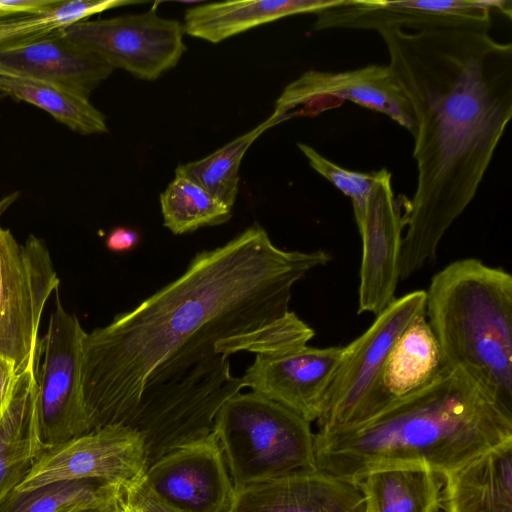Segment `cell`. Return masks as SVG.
<instances>
[{
	"instance_id": "obj_1",
	"label": "cell",
	"mask_w": 512,
	"mask_h": 512,
	"mask_svg": "<svg viewBox=\"0 0 512 512\" xmlns=\"http://www.w3.org/2000/svg\"><path fill=\"white\" fill-rule=\"evenodd\" d=\"M331 256L288 251L253 224L203 250L174 281L83 341L82 389L91 428L141 433L147 468L213 433L221 406L243 388L230 356L268 340L293 286Z\"/></svg>"
},
{
	"instance_id": "obj_2",
	"label": "cell",
	"mask_w": 512,
	"mask_h": 512,
	"mask_svg": "<svg viewBox=\"0 0 512 512\" xmlns=\"http://www.w3.org/2000/svg\"><path fill=\"white\" fill-rule=\"evenodd\" d=\"M416 122V190L400 280L435 259L445 233L474 199L512 117V45L488 32H379Z\"/></svg>"
},
{
	"instance_id": "obj_3",
	"label": "cell",
	"mask_w": 512,
	"mask_h": 512,
	"mask_svg": "<svg viewBox=\"0 0 512 512\" xmlns=\"http://www.w3.org/2000/svg\"><path fill=\"white\" fill-rule=\"evenodd\" d=\"M512 440V413L458 369L352 428L315 435L316 468L357 481L370 472L422 467L442 479Z\"/></svg>"
},
{
	"instance_id": "obj_4",
	"label": "cell",
	"mask_w": 512,
	"mask_h": 512,
	"mask_svg": "<svg viewBox=\"0 0 512 512\" xmlns=\"http://www.w3.org/2000/svg\"><path fill=\"white\" fill-rule=\"evenodd\" d=\"M426 318L443 364L512 413V276L477 258L451 262L426 291Z\"/></svg>"
},
{
	"instance_id": "obj_5",
	"label": "cell",
	"mask_w": 512,
	"mask_h": 512,
	"mask_svg": "<svg viewBox=\"0 0 512 512\" xmlns=\"http://www.w3.org/2000/svg\"><path fill=\"white\" fill-rule=\"evenodd\" d=\"M213 432L235 490L316 469L311 423L253 391L221 406Z\"/></svg>"
},
{
	"instance_id": "obj_6",
	"label": "cell",
	"mask_w": 512,
	"mask_h": 512,
	"mask_svg": "<svg viewBox=\"0 0 512 512\" xmlns=\"http://www.w3.org/2000/svg\"><path fill=\"white\" fill-rule=\"evenodd\" d=\"M426 315V291L395 300L343 352L315 421L317 436L334 434L364 422L389 354L405 329Z\"/></svg>"
},
{
	"instance_id": "obj_7",
	"label": "cell",
	"mask_w": 512,
	"mask_h": 512,
	"mask_svg": "<svg viewBox=\"0 0 512 512\" xmlns=\"http://www.w3.org/2000/svg\"><path fill=\"white\" fill-rule=\"evenodd\" d=\"M59 282L42 239L31 234L20 244L0 227V355L18 374L38 366L41 316Z\"/></svg>"
},
{
	"instance_id": "obj_8",
	"label": "cell",
	"mask_w": 512,
	"mask_h": 512,
	"mask_svg": "<svg viewBox=\"0 0 512 512\" xmlns=\"http://www.w3.org/2000/svg\"><path fill=\"white\" fill-rule=\"evenodd\" d=\"M87 332L57 294L37 371L39 436L45 448L92 430L82 389L83 341Z\"/></svg>"
},
{
	"instance_id": "obj_9",
	"label": "cell",
	"mask_w": 512,
	"mask_h": 512,
	"mask_svg": "<svg viewBox=\"0 0 512 512\" xmlns=\"http://www.w3.org/2000/svg\"><path fill=\"white\" fill-rule=\"evenodd\" d=\"M351 101L388 116L413 136L411 104L387 65L371 64L345 71L307 70L290 82L275 102L270 118L278 125L297 117H315Z\"/></svg>"
},
{
	"instance_id": "obj_10",
	"label": "cell",
	"mask_w": 512,
	"mask_h": 512,
	"mask_svg": "<svg viewBox=\"0 0 512 512\" xmlns=\"http://www.w3.org/2000/svg\"><path fill=\"white\" fill-rule=\"evenodd\" d=\"M63 30L113 69L148 81L174 68L187 49L183 24L160 16L156 3L141 14L83 20Z\"/></svg>"
},
{
	"instance_id": "obj_11",
	"label": "cell",
	"mask_w": 512,
	"mask_h": 512,
	"mask_svg": "<svg viewBox=\"0 0 512 512\" xmlns=\"http://www.w3.org/2000/svg\"><path fill=\"white\" fill-rule=\"evenodd\" d=\"M146 469L141 433L127 425H107L44 449L15 489L94 479L122 490L140 481Z\"/></svg>"
},
{
	"instance_id": "obj_12",
	"label": "cell",
	"mask_w": 512,
	"mask_h": 512,
	"mask_svg": "<svg viewBox=\"0 0 512 512\" xmlns=\"http://www.w3.org/2000/svg\"><path fill=\"white\" fill-rule=\"evenodd\" d=\"M493 11L509 19V0H345L316 14L314 31L331 29H412L413 32L460 29L488 32Z\"/></svg>"
},
{
	"instance_id": "obj_13",
	"label": "cell",
	"mask_w": 512,
	"mask_h": 512,
	"mask_svg": "<svg viewBox=\"0 0 512 512\" xmlns=\"http://www.w3.org/2000/svg\"><path fill=\"white\" fill-rule=\"evenodd\" d=\"M312 338L297 336L257 351L241 377L243 388L249 387L308 422H315L343 347L308 346Z\"/></svg>"
},
{
	"instance_id": "obj_14",
	"label": "cell",
	"mask_w": 512,
	"mask_h": 512,
	"mask_svg": "<svg viewBox=\"0 0 512 512\" xmlns=\"http://www.w3.org/2000/svg\"><path fill=\"white\" fill-rule=\"evenodd\" d=\"M410 200L395 196L392 175H380L368 197L365 215L357 226L362 239L358 289V314L377 316L394 300L400 280L403 231L407 227Z\"/></svg>"
},
{
	"instance_id": "obj_15",
	"label": "cell",
	"mask_w": 512,
	"mask_h": 512,
	"mask_svg": "<svg viewBox=\"0 0 512 512\" xmlns=\"http://www.w3.org/2000/svg\"><path fill=\"white\" fill-rule=\"evenodd\" d=\"M143 481L177 512H228L235 488L214 432L152 463Z\"/></svg>"
},
{
	"instance_id": "obj_16",
	"label": "cell",
	"mask_w": 512,
	"mask_h": 512,
	"mask_svg": "<svg viewBox=\"0 0 512 512\" xmlns=\"http://www.w3.org/2000/svg\"><path fill=\"white\" fill-rule=\"evenodd\" d=\"M357 482L319 469L235 490L228 512H366Z\"/></svg>"
},
{
	"instance_id": "obj_17",
	"label": "cell",
	"mask_w": 512,
	"mask_h": 512,
	"mask_svg": "<svg viewBox=\"0 0 512 512\" xmlns=\"http://www.w3.org/2000/svg\"><path fill=\"white\" fill-rule=\"evenodd\" d=\"M0 69L50 82L88 98L114 70L63 28L25 46L0 51Z\"/></svg>"
},
{
	"instance_id": "obj_18",
	"label": "cell",
	"mask_w": 512,
	"mask_h": 512,
	"mask_svg": "<svg viewBox=\"0 0 512 512\" xmlns=\"http://www.w3.org/2000/svg\"><path fill=\"white\" fill-rule=\"evenodd\" d=\"M442 512H512V440L472 459L443 479Z\"/></svg>"
},
{
	"instance_id": "obj_19",
	"label": "cell",
	"mask_w": 512,
	"mask_h": 512,
	"mask_svg": "<svg viewBox=\"0 0 512 512\" xmlns=\"http://www.w3.org/2000/svg\"><path fill=\"white\" fill-rule=\"evenodd\" d=\"M38 367L17 375L0 421V501L25 478L46 449L38 423Z\"/></svg>"
},
{
	"instance_id": "obj_20",
	"label": "cell",
	"mask_w": 512,
	"mask_h": 512,
	"mask_svg": "<svg viewBox=\"0 0 512 512\" xmlns=\"http://www.w3.org/2000/svg\"><path fill=\"white\" fill-rule=\"evenodd\" d=\"M345 0H251L213 2L190 7L184 32L210 43H220L255 27L297 14L319 13Z\"/></svg>"
},
{
	"instance_id": "obj_21",
	"label": "cell",
	"mask_w": 512,
	"mask_h": 512,
	"mask_svg": "<svg viewBox=\"0 0 512 512\" xmlns=\"http://www.w3.org/2000/svg\"><path fill=\"white\" fill-rule=\"evenodd\" d=\"M444 367L437 339L426 315L420 316L394 344L365 421L391 403L426 386Z\"/></svg>"
},
{
	"instance_id": "obj_22",
	"label": "cell",
	"mask_w": 512,
	"mask_h": 512,
	"mask_svg": "<svg viewBox=\"0 0 512 512\" xmlns=\"http://www.w3.org/2000/svg\"><path fill=\"white\" fill-rule=\"evenodd\" d=\"M357 482L370 512H439L442 477L422 467L376 470Z\"/></svg>"
},
{
	"instance_id": "obj_23",
	"label": "cell",
	"mask_w": 512,
	"mask_h": 512,
	"mask_svg": "<svg viewBox=\"0 0 512 512\" xmlns=\"http://www.w3.org/2000/svg\"><path fill=\"white\" fill-rule=\"evenodd\" d=\"M0 92L41 108L82 135L107 131L104 115L88 97L59 85L0 69Z\"/></svg>"
},
{
	"instance_id": "obj_24",
	"label": "cell",
	"mask_w": 512,
	"mask_h": 512,
	"mask_svg": "<svg viewBox=\"0 0 512 512\" xmlns=\"http://www.w3.org/2000/svg\"><path fill=\"white\" fill-rule=\"evenodd\" d=\"M138 3L130 0H55L39 10L4 16L0 18V51L33 43L106 10Z\"/></svg>"
},
{
	"instance_id": "obj_25",
	"label": "cell",
	"mask_w": 512,
	"mask_h": 512,
	"mask_svg": "<svg viewBox=\"0 0 512 512\" xmlns=\"http://www.w3.org/2000/svg\"><path fill=\"white\" fill-rule=\"evenodd\" d=\"M273 126L275 123L269 117L208 156L178 165L175 175L190 179L232 209L238 193L241 160L253 142Z\"/></svg>"
},
{
	"instance_id": "obj_26",
	"label": "cell",
	"mask_w": 512,
	"mask_h": 512,
	"mask_svg": "<svg viewBox=\"0 0 512 512\" xmlns=\"http://www.w3.org/2000/svg\"><path fill=\"white\" fill-rule=\"evenodd\" d=\"M160 205L163 225L175 235L220 225L231 218V208L181 175H175L160 194Z\"/></svg>"
},
{
	"instance_id": "obj_27",
	"label": "cell",
	"mask_w": 512,
	"mask_h": 512,
	"mask_svg": "<svg viewBox=\"0 0 512 512\" xmlns=\"http://www.w3.org/2000/svg\"><path fill=\"white\" fill-rule=\"evenodd\" d=\"M119 489L94 479L59 481L28 490L14 488L0 501V512H55L78 500Z\"/></svg>"
},
{
	"instance_id": "obj_28",
	"label": "cell",
	"mask_w": 512,
	"mask_h": 512,
	"mask_svg": "<svg viewBox=\"0 0 512 512\" xmlns=\"http://www.w3.org/2000/svg\"><path fill=\"white\" fill-rule=\"evenodd\" d=\"M297 147L313 170L351 199L356 225L358 226L364 218L367 200L378 180L380 170L371 172L348 170L329 160L308 144L299 142Z\"/></svg>"
},
{
	"instance_id": "obj_29",
	"label": "cell",
	"mask_w": 512,
	"mask_h": 512,
	"mask_svg": "<svg viewBox=\"0 0 512 512\" xmlns=\"http://www.w3.org/2000/svg\"><path fill=\"white\" fill-rule=\"evenodd\" d=\"M123 512H177L160 500L143 479L121 490Z\"/></svg>"
},
{
	"instance_id": "obj_30",
	"label": "cell",
	"mask_w": 512,
	"mask_h": 512,
	"mask_svg": "<svg viewBox=\"0 0 512 512\" xmlns=\"http://www.w3.org/2000/svg\"><path fill=\"white\" fill-rule=\"evenodd\" d=\"M120 496L121 489L108 494L78 500L55 512H123Z\"/></svg>"
},
{
	"instance_id": "obj_31",
	"label": "cell",
	"mask_w": 512,
	"mask_h": 512,
	"mask_svg": "<svg viewBox=\"0 0 512 512\" xmlns=\"http://www.w3.org/2000/svg\"><path fill=\"white\" fill-rule=\"evenodd\" d=\"M140 235L137 230L129 227H115L108 234L106 247L115 253H126L134 250L139 244Z\"/></svg>"
},
{
	"instance_id": "obj_32",
	"label": "cell",
	"mask_w": 512,
	"mask_h": 512,
	"mask_svg": "<svg viewBox=\"0 0 512 512\" xmlns=\"http://www.w3.org/2000/svg\"><path fill=\"white\" fill-rule=\"evenodd\" d=\"M17 375L15 364L0 355V421L11 398Z\"/></svg>"
},
{
	"instance_id": "obj_33",
	"label": "cell",
	"mask_w": 512,
	"mask_h": 512,
	"mask_svg": "<svg viewBox=\"0 0 512 512\" xmlns=\"http://www.w3.org/2000/svg\"><path fill=\"white\" fill-rule=\"evenodd\" d=\"M55 0H0V18L21 12L35 11L51 5Z\"/></svg>"
},
{
	"instance_id": "obj_34",
	"label": "cell",
	"mask_w": 512,
	"mask_h": 512,
	"mask_svg": "<svg viewBox=\"0 0 512 512\" xmlns=\"http://www.w3.org/2000/svg\"><path fill=\"white\" fill-rule=\"evenodd\" d=\"M20 193L18 191L5 195L0 199V218L8 210V208L18 199Z\"/></svg>"
},
{
	"instance_id": "obj_35",
	"label": "cell",
	"mask_w": 512,
	"mask_h": 512,
	"mask_svg": "<svg viewBox=\"0 0 512 512\" xmlns=\"http://www.w3.org/2000/svg\"><path fill=\"white\" fill-rule=\"evenodd\" d=\"M366 512H370V510L368 509V507H367V511H366Z\"/></svg>"
},
{
	"instance_id": "obj_36",
	"label": "cell",
	"mask_w": 512,
	"mask_h": 512,
	"mask_svg": "<svg viewBox=\"0 0 512 512\" xmlns=\"http://www.w3.org/2000/svg\"><path fill=\"white\" fill-rule=\"evenodd\" d=\"M439 512H442L441 510Z\"/></svg>"
}]
</instances>
